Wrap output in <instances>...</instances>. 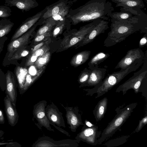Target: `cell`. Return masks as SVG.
Listing matches in <instances>:
<instances>
[{"mask_svg": "<svg viewBox=\"0 0 147 147\" xmlns=\"http://www.w3.org/2000/svg\"><path fill=\"white\" fill-rule=\"evenodd\" d=\"M147 123V116H146L144 117L141 120L139 123L138 125L135 130L136 132L139 131Z\"/></svg>", "mask_w": 147, "mask_h": 147, "instance_id": "cell-35", "label": "cell"}, {"mask_svg": "<svg viewBox=\"0 0 147 147\" xmlns=\"http://www.w3.org/2000/svg\"><path fill=\"white\" fill-rule=\"evenodd\" d=\"M45 116V113L43 112L39 113L37 115V117L39 119H41L43 117Z\"/></svg>", "mask_w": 147, "mask_h": 147, "instance_id": "cell-42", "label": "cell"}, {"mask_svg": "<svg viewBox=\"0 0 147 147\" xmlns=\"http://www.w3.org/2000/svg\"><path fill=\"white\" fill-rule=\"evenodd\" d=\"M68 0H59L57 2L46 6V11L42 15L38 20L40 24L49 18L57 14L67 5Z\"/></svg>", "mask_w": 147, "mask_h": 147, "instance_id": "cell-15", "label": "cell"}, {"mask_svg": "<svg viewBox=\"0 0 147 147\" xmlns=\"http://www.w3.org/2000/svg\"><path fill=\"white\" fill-rule=\"evenodd\" d=\"M109 53L100 52L96 54L91 59L88 63L89 68L98 67L99 65L106 59L109 56Z\"/></svg>", "mask_w": 147, "mask_h": 147, "instance_id": "cell-22", "label": "cell"}, {"mask_svg": "<svg viewBox=\"0 0 147 147\" xmlns=\"http://www.w3.org/2000/svg\"><path fill=\"white\" fill-rule=\"evenodd\" d=\"M14 142H0V146L12 144L14 143Z\"/></svg>", "mask_w": 147, "mask_h": 147, "instance_id": "cell-43", "label": "cell"}, {"mask_svg": "<svg viewBox=\"0 0 147 147\" xmlns=\"http://www.w3.org/2000/svg\"><path fill=\"white\" fill-rule=\"evenodd\" d=\"M38 57L33 54L30 55L26 61L25 64V66L28 67L34 64Z\"/></svg>", "mask_w": 147, "mask_h": 147, "instance_id": "cell-34", "label": "cell"}, {"mask_svg": "<svg viewBox=\"0 0 147 147\" xmlns=\"http://www.w3.org/2000/svg\"><path fill=\"white\" fill-rule=\"evenodd\" d=\"M116 7H121L120 10L128 11L135 15H141L144 13L141 9L145 6L142 0H127L117 3Z\"/></svg>", "mask_w": 147, "mask_h": 147, "instance_id": "cell-11", "label": "cell"}, {"mask_svg": "<svg viewBox=\"0 0 147 147\" xmlns=\"http://www.w3.org/2000/svg\"><path fill=\"white\" fill-rule=\"evenodd\" d=\"M27 46L18 49L11 57L4 59L3 62V65L5 67L10 64H14L16 66H20L17 61L27 56L30 53V51L26 49Z\"/></svg>", "mask_w": 147, "mask_h": 147, "instance_id": "cell-18", "label": "cell"}, {"mask_svg": "<svg viewBox=\"0 0 147 147\" xmlns=\"http://www.w3.org/2000/svg\"><path fill=\"white\" fill-rule=\"evenodd\" d=\"M46 11L45 8L35 15L26 19L16 30L11 37L10 41L18 38L28 31L35 24Z\"/></svg>", "mask_w": 147, "mask_h": 147, "instance_id": "cell-10", "label": "cell"}, {"mask_svg": "<svg viewBox=\"0 0 147 147\" xmlns=\"http://www.w3.org/2000/svg\"><path fill=\"white\" fill-rule=\"evenodd\" d=\"M50 57V52L48 51L38 57L34 63L35 66L39 69L42 68L49 61Z\"/></svg>", "mask_w": 147, "mask_h": 147, "instance_id": "cell-27", "label": "cell"}, {"mask_svg": "<svg viewBox=\"0 0 147 147\" xmlns=\"http://www.w3.org/2000/svg\"><path fill=\"white\" fill-rule=\"evenodd\" d=\"M4 101L5 111L9 124L11 126H14L17 123L19 118L16 108V105L13 103L7 94Z\"/></svg>", "mask_w": 147, "mask_h": 147, "instance_id": "cell-14", "label": "cell"}, {"mask_svg": "<svg viewBox=\"0 0 147 147\" xmlns=\"http://www.w3.org/2000/svg\"><path fill=\"white\" fill-rule=\"evenodd\" d=\"M90 53V51H84L78 53L72 58L71 65L77 67L84 64L89 59Z\"/></svg>", "mask_w": 147, "mask_h": 147, "instance_id": "cell-21", "label": "cell"}, {"mask_svg": "<svg viewBox=\"0 0 147 147\" xmlns=\"http://www.w3.org/2000/svg\"><path fill=\"white\" fill-rule=\"evenodd\" d=\"M49 50V48L47 45H44L32 54H33L38 57L44 54Z\"/></svg>", "mask_w": 147, "mask_h": 147, "instance_id": "cell-33", "label": "cell"}, {"mask_svg": "<svg viewBox=\"0 0 147 147\" xmlns=\"http://www.w3.org/2000/svg\"><path fill=\"white\" fill-rule=\"evenodd\" d=\"M45 68L44 66L40 69L35 76H32L29 74H27L24 86L23 92L27 90L30 86L40 76Z\"/></svg>", "mask_w": 147, "mask_h": 147, "instance_id": "cell-26", "label": "cell"}, {"mask_svg": "<svg viewBox=\"0 0 147 147\" xmlns=\"http://www.w3.org/2000/svg\"><path fill=\"white\" fill-rule=\"evenodd\" d=\"M52 35V31L45 33L35 36L34 40V43L39 42L42 40L47 39Z\"/></svg>", "mask_w": 147, "mask_h": 147, "instance_id": "cell-31", "label": "cell"}, {"mask_svg": "<svg viewBox=\"0 0 147 147\" xmlns=\"http://www.w3.org/2000/svg\"><path fill=\"white\" fill-rule=\"evenodd\" d=\"M78 0H72V1L73 3H74L78 1Z\"/></svg>", "mask_w": 147, "mask_h": 147, "instance_id": "cell-49", "label": "cell"}, {"mask_svg": "<svg viewBox=\"0 0 147 147\" xmlns=\"http://www.w3.org/2000/svg\"><path fill=\"white\" fill-rule=\"evenodd\" d=\"M114 11L112 3L107 0H90L76 9H70L65 19L74 25L98 19L107 21L108 14Z\"/></svg>", "mask_w": 147, "mask_h": 147, "instance_id": "cell-1", "label": "cell"}, {"mask_svg": "<svg viewBox=\"0 0 147 147\" xmlns=\"http://www.w3.org/2000/svg\"><path fill=\"white\" fill-rule=\"evenodd\" d=\"M108 104V99L105 97L99 101L93 110V113L97 121L104 117L106 113Z\"/></svg>", "mask_w": 147, "mask_h": 147, "instance_id": "cell-20", "label": "cell"}, {"mask_svg": "<svg viewBox=\"0 0 147 147\" xmlns=\"http://www.w3.org/2000/svg\"><path fill=\"white\" fill-rule=\"evenodd\" d=\"M136 105V103H132L123 108L116 110L117 114L103 131L101 137L98 140V142L102 143L119 129L131 115Z\"/></svg>", "mask_w": 147, "mask_h": 147, "instance_id": "cell-4", "label": "cell"}, {"mask_svg": "<svg viewBox=\"0 0 147 147\" xmlns=\"http://www.w3.org/2000/svg\"><path fill=\"white\" fill-rule=\"evenodd\" d=\"M112 2H114L115 3H117L120 1L127 0H111Z\"/></svg>", "mask_w": 147, "mask_h": 147, "instance_id": "cell-46", "label": "cell"}, {"mask_svg": "<svg viewBox=\"0 0 147 147\" xmlns=\"http://www.w3.org/2000/svg\"><path fill=\"white\" fill-rule=\"evenodd\" d=\"M90 70L86 69L81 74L79 82L81 84H85L88 80L90 75Z\"/></svg>", "mask_w": 147, "mask_h": 147, "instance_id": "cell-30", "label": "cell"}, {"mask_svg": "<svg viewBox=\"0 0 147 147\" xmlns=\"http://www.w3.org/2000/svg\"><path fill=\"white\" fill-rule=\"evenodd\" d=\"M102 19H98L80 27L76 32L65 37L61 45L63 49L69 48L81 41Z\"/></svg>", "mask_w": 147, "mask_h": 147, "instance_id": "cell-6", "label": "cell"}, {"mask_svg": "<svg viewBox=\"0 0 147 147\" xmlns=\"http://www.w3.org/2000/svg\"><path fill=\"white\" fill-rule=\"evenodd\" d=\"M86 124L87 126L88 127H92L94 125L92 124L90 122L88 121H86Z\"/></svg>", "mask_w": 147, "mask_h": 147, "instance_id": "cell-45", "label": "cell"}, {"mask_svg": "<svg viewBox=\"0 0 147 147\" xmlns=\"http://www.w3.org/2000/svg\"><path fill=\"white\" fill-rule=\"evenodd\" d=\"M21 146V145L20 144H19L18 143H17V142H15L14 143L12 144H7L6 145V146H5L6 147H20Z\"/></svg>", "mask_w": 147, "mask_h": 147, "instance_id": "cell-41", "label": "cell"}, {"mask_svg": "<svg viewBox=\"0 0 147 147\" xmlns=\"http://www.w3.org/2000/svg\"><path fill=\"white\" fill-rule=\"evenodd\" d=\"M5 122V118L3 111L0 109V124H4Z\"/></svg>", "mask_w": 147, "mask_h": 147, "instance_id": "cell-38", "label": "cell"}, {"mask_svg": "<svg viewBox=\"0 0 147 147\" xmlns=\"http://www.w3.org/2000/svg\"><path fill=\"white\" fill-rule=\"evenodd\" d=\"M145 57L144 53L139 48L129 50L119 62L115 69L124 70L130 66L140 67L143 63Z\"/></svg>", "mask_w": 147, "mask_h": 147, "instance_id": "cell-7", "label": "cell"}, {"mask_svg": "<svg viewBox=\"0 0 147 147\" xmlns=\"http://www.w3.org/2000/svg\"><path fill=\"white\" fill-rule=\"evenodd\" d=\"M56 21L51 17L45 20L44 24L37 30L35 36L52 31L56 24Z\"/></svg>", "mask_w": 147, "mask_h": 147, "instance_id": "cell-23", "label": "cell"}, {"mask_svg": "<svg viewBox=\"0 0 147 147\" xmlns=\"http://www.w3.org/2000/svg\"><path fill=\"white\" fill-rule=\"evenodd\" d=\"M120 11L119 12L111 13L108 17L114 20L125 23L147 22V15L145 13L141 15H135L128 11Z\"/></svg>", "mask_w": 147, "mask_h": 147, "instance_id": "cell-9", "label": "cell"}, {"mask_svg": "<svg viewBox=\"0 0 147 147\" xmlns=\"http://www.w3.org/2000/svg\"><path fill=\"white\" fill-rule=\"evenodd\" d=\"M101 133L98 131V127L95 125L85 128L81 134L82 139L87 143L96 145L98 143L97 138Z\"/></svg>", "mask_w": 147, "mask_h": 147, "instance_id": "cell-19", "label": "cell"}, {"mask_svg": "<svg viewBox=\"0 0 147 147\" xmlns=\"http://www.w3.org/2000/svg\"><path fill=\"white\" fill-rule=\"evenodd\" d=\"M108 24L109 22L107 20H101L84 39L80 42V46H83L92 42L97 36L104 33L109 28Z\"/></svg>", "mask_w": 147, "mask_h": 147, "instance_id": "cell-13", "label": "cell"}, {"mask_svg": "<svg viewBox=\"0 0 147 147\" xmlns=\"http://www.w3.org/2000/svg\"><path fill=\"white\" fill-rule=\"evenodd\" d=\"M78 120L77 118L75 116L72 117L71 120V123L74 125H76L78 123Z\"/></svg>", "mask_w": 147, "mask_h": 147, "instance_id": "cell-40", "label": "cell"}, {"mask_svg": "<svg viewBox=\"0 0 147 147\" xmlns=\"http://www.w3.org/2000/svg\"><path fill=\"white\" fill-rule=\"evenodd\" d=\"M147 34L146 33L140 39L139 42V46L142 48L147 45Z\"/></svg>", "mask_w": 147, "mask_h": 147, "instance_id": "cell-36", "label": "cell"}, {"mask_svg": "<svg viewBox=\"0 0 147 147\" xmlns=\"http://www.w3.org/2000/svg\"><path fill=\"white\" fill-rule=\"evenodd\" d=\"M4 132L1 130H0V138L2 137L4 134Z\"/></svg>", "mask_w": 147, "mask_h": 147, "instance_id": "cell-47", "label": "cell"}, {"mask_svg": "<svg viewBox=\"0 0 147 147\" xmlns=\"http://www.w3.org/2000/svg\"><path fill=\"white\" fill-rule=\"evenodd\" d=\"M8 38L6 36H4L0 38V48L4 46L5 41L7 40Z\"/></svg>", "mask_w": 147, "mask_h": 147, "instance_id": "cell-39", "label": "cell"}, {"mask_svg": "<svg viewBox=\"0 0 147 147\" xmlns=\"http://www.w3.org/2000/svg\"><path fill=\"white\" fill-rule=\"evenodd\" d=\"M6 88V79L5 74L0 69V89L4 91Z\"/></svg>", "mask_w": 147, "mask_h": 147, "instance_id": "cell-32", "label": "cell"}, {"mask_svg": "<svg viewBox=\"0 0 147 147\" xmlns=\"http://www.w3.org/2000/svg\"><path fill=\"white\" fill-rule=\"evenodd\" d=\"M52 121L53 122H55L57 121V116L55 115H53L51 117Z\"/></svg>", "mask_w": 147, "mask_h": 147, "instance_id": "cell-44", "label": "cell"}, {"mask_svg": "<svg viewBox=\"0 0 147 147\" xmlns=\"http://www.w3.org/2000/svg\"><path fill=\"white\" fill-rule=\"evenodd\" d=\"M4 5L16 7L24 12L37 7L39 4L36 0H5Z\"/></svg>", "mask_w": 147, "mask_h": 147, "instance_id": "cell-16", "label": "cell"}, {"mask_svg": "<svg viewBox=\"0 0 147 147\" xmlns=\"http://www.w3.org/2000/svg\"><path fill=\"white\" fill-rule=\"evenodd\" d=\"M14 25L10 19L3 18L0 20V38L8 34Z\"/></svg>", "mask_w": 147, "mask_h": 147, "instance_id": "cell-24", "label": "cell"}, {"mask_svg": "<svg viewBox=\"0 0 147 147\" xmlns=\"http://www.w3.org/2000/svg\"><path fill=\"white\" fill-rule=\"evenodd\" d=\"M56 22V24L53 28L52 35L53 37L55 38L61 34L63 30L66 25V19Z\"/></svg>", "mask_w": 147, "mask_h": 147, "instance_id": "cell-28", "label": "cell"}, {"mask_svg": "<svg viewBox=\"0 0 147 147\" xmlns=\"http://www.w3.org/2000/svg\"><path fill=\"white\" fill-rule=\"evenodd\" d=\"M6 79V92L13 103L16 105L17 97L18 83L14 73L8 70L5 74Z\"/></svg>", "mask_w": 147, "mask_h": 147, "instance_id": "cell-12", "label": "cell"}, {"mask_svg": "<svg viewBox=\"0 0 147 147\" xmlns=\"http://www.w3.org/2000/svg\"><path fill=\"white\" fill-rule=\"evenodd\" d=\"M145 57L143 65L141 68L123 83L120 85L116 89V92H122L123 95L127 91L132 89L135 93H138L140 86L144 82L147 80V52L145 53Z\"/></svg>", "mask_w": 147, "mask_h": 147, "instance_id": "cell-5", "label": "cell"}, {"mask_svg": "<svg viewBox=\"0 0 147 147\" xmlns=\"http://www.w3.org/2000/svg\"><path fill=\"white\" fill-rule=\"evenodd\" d=\"M22 68L20 66H16L14 71L20 94H22V92H23V87L25 82L22 75Z\"/></svg>", "mask_w": 147, "mask_h": 147, "instance_id": "cell-25", "label": "cell"}, {"mask_svg": "<svg viewBox=\"0 0 147 147\" xmlns=\"http://www.w3.org/2000/svg\"><path fill=\"white\" fill-rule=\"evenodd\" d=\"M4 46H2L0 48V56L3 50V49Z\"/></svg>", "mask_w": 147, "mask_h": 147, "instance_id": "cell-48", "label": "cell"}, {"mask_svg": "<svg viewBox=\"0 0 147 147\" xmlns=\"http://www.w3.org/2000/svg\"><path fill=\"white\" fill-rule=\"evenodd\" d=\"M46 43L45 42H41L35 45L32 49L31 51V54L32 53L35 51L40 48L42 46L44 45V44Z\"/></svg>", "mask_w": 147, "mask_h": 147, "instance_id": "cell-37", "label": "cell"}, {"mask_svg": "<svg viewBox=\"0 0 147 147\" xmlns=\"http://www.w3.org/2000/svg\"><path fill=\"white\" fill-rule=\"evenodd\" d=\"M12 11L8 6L5 5L0 6V17L7 18L11 15Z\"/></svg>", "mask_w": 147, "mask_h": 147, "instance_id": "cell-29", "label": "cell"}, {"mask_svg": "<svg viewBox=\"0 0 147 147\" xmlns=\"http://www.w3.org/2000/svg\"><path fill=\"white\" fill-rule=\"evenodd\" d=\"M111 30L104 41V47H109L115 45L137 31L147 34V22L125 23L111 19Z\"/></svg>", "mask_w": 147, "mask_h": 147, "instance_id": "cell-2", "label": "cell"}, {"mask_svg": "<svg viewBox=\"0 0 147 147\" xmlns=\"http://www.w3.org/2000/svg\"><path fill=\"white\" fill-rule=\"evenodd\" d=\"M90 72L89 78L85 84L90 86L95 87L104 79L106 73V69L98 67L90 69Z\"/></svg>", "mask_w": 147, "mask_h": 147, "instance_id": "cell-17", "label": "cell"}, {"mask_svg": "<svg viewBox=\"0 0 147 147\" xmlns=\"http://www.w3.org/2000/svg\"><path fill=\"white\" fill-rule=\"evenodd\" d=\"M40 24L38 21L25 33L15 40L11 41L7 45V51L4 59L11 57L18 49L28 46L31 37L32 36L37 26Z\"/></svg>", "mask_w": 147, "mask_h": 147, "instance_id": "cell-8", "label": "cell"}, {"mask_svg": "<svg viewBox=\"0 0 147 147\" xmlns=\"http://www.w3.org/2000/svg\"><path fill=\"white\" fill-rule=\"evenodd\" d=\"M140 67L130 66L124 70L109 74L98 84L90 89L93 93H96V98L108 92L113 87L118 84L128 74L136 71Z\"/></svg>", "mask_w": 147, "mask_h": 147, "instance_id": "cell-3", "label": "cell"}]
</instances>
